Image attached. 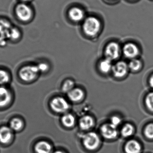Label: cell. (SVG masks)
<instances>
[{"mask_svg": "<svg viewBox=\"0 0 153 153\" xmlns=\"http://www.w3.org/2000/svg\"><path fill=\"white\" fill-rule=\"evenodd\" d=\"M100 132L102 135L106 139H114L117 136L118 131L117 127L111 123L102 125L100 128Z\"/></svg>", "mask_w": 153, "mask_h": 153, "instance_id": "9", "label": "cell"}, {"mask_svg": "<svg viewBox=\"0 0 153 153\" xmlns=\"http://www.w3.org/2000/svg\"><path fill=\"white\" fill-rule=\"evenodd\" d=\"M123 53L127 58L133 59L136 57L139 51L138 48L134 43H128L125 45L123 49Z\"/></svg>", "mask_w": 153, "mask_h": 153, "instance_id": "10", "label": "cell"}, {"mask_svg": "<svg viewBox=\"0 0 153 153\" xmlns=\"http://www.w3.org/2000/svg\"><path fill=\"white\" fill-rule=\"evenodd\" d=\"M20 36V33L19 30L16 28L12 27L11 28L7 36V39H12V40H16L19 38Z\"/></svg>", "mask_w": 153, "mask_h": 153, "instance_id": "23", "label": "cell"}, {"mask_svg": "<svg viewBox=\"0 0 153 153\" xmlns=\"http://www.w3.org/2000/svg\"><path fill=\"white\" fill-rule=\"evenodd\" d=\"M11 100V96L9 90L0 86V107H3L9 104Z\"/></svg>", "mask_w": 153, "mask_h": 153, "instance_id": "14", "label": "cell"}, {"mask_svg": "<svg viewBox=\"0 0 153 153\" xmlns=\"http://www.w3.org/2000/svg\"><path fill=\"white\" fill-rule=\"evenodd\" d=\"M23 125V121L21 120L15 118L11 120L9 127L13 131H19L22 128Z\"/></svg>", "mask_w": 153, "mask_h": 153, "instance_id": "20", "label": "cell"}, {"mask_svg": "<svg viewBox=\"0 0 153 153\" xmlns=\"http://www.w3.org/2000/svg\"><path fill=\"white\" fill-rule=\"evenodd\" d=\"M149 83H150V85L151 87L153 88V75H152L151 78H150Z\"/></svg>", "mask_w": 153, "mask_h": 153, "instance_id": "31", "label": "cell"}, {"mask_svg": "<svg viewBox=\"0 0 153 153\" xmlns=\"http://www.w3.org/2000/svg\"><path fill=\"white\" fill-rule=\"evenodd\" d=\"M121 120L119 117L117 116H113L111 119V124L117 128L121 123Z\"/></svg>", "mask_w": 153, "mask_h": 153, "instance_id": "28", "label": "cell"}, {"mask_svg": "<svg viewBox=\"0 0 153 153\" xmlns=\"http://www.w3.org/2000/svg\"><path fill=\"white\" fill-rule=\"evenodd\" d=\"M13 136V131L9 126L0 128V143L5 144L10 142Z\"/></svg>", "mask_w": 153, "mask_h": 153, "instance_id": "11", "label": "cell"}, {"mask_svg": "<svg viewBox=\"0 0 153 153\" xmlns=\"http://www.w3.org/2000/svg\"><path fill=\"white\" fill-rule=\"evenodd\" d=\"M74 85L75 83L73 80L67 79L63 83L62 85V90L64 92L68 93L74 88Z\"/></svg>", "mask_w": 153, "mask_h": 153, "instance_id": "21", "label": "cell"}, {"mask_svg": "<svg viewBox=\"0 0 153 153\" xmlns=\"http://www.w3.org/2000/svg\"><path fill=\"white\" fill-rule=\"evenodd\" d=\"M141 66V62L139 60L136 59H132L128 64V68L133 71H138L140 69Z\"/></svg>", "mask_w": 153, "mask_h": 153, "instance_id": "24", "label": "cell"}, {"mask_svg": "<svg viewBox=\"0 0 153 153\" xmlns=\"http://www.w3.org/2000/svg\"><path fill=\"white\" fill-rule=\"evenodd\" d=\"M39 73L37 65H27L20 70L19 75L23 81L30 82L36 79Z\"/></svg>", "mask_w": 153, "mask_h": 153, "instance_id": "3", "label": "cell"}, {"mask_svg": "<svg viewBox=\"0 0 153 153\" xmlns=\"http://www.w3.org/2000/svg\"><path fill=\"white\" fill-rule=\"evenodd\" d=\"M134 131V128L133 126L130 124H126L122 128L121 133L124 137H128L132 135Z\"/></svg>", "mask_w": 153, "mask_h": 153, "instance_id": "22", "label": "cell"}, {"mask_svg": "<svg viewBox=\"0 0 153 153\" xmlns=\"http://www.w3.org/2000/svg\"></svg>", "mask_w": 153, "mask_h": 153, "instance_id": "36", "label": "cell"}, {"mask_svg": "<svg viewBox=\"0 0 153 153\" xmlns=\"http://www.w3.org/2000/svg\"><path fill=\"white\" fill-rule=\"evenodd\" d=\"M62 122L63 125L67 128H72L75 123V117L71 113H66L62 118Z\"/></svg>", "mask_w": 153, "mask_h": 153, "instance_id": "18", "label": "cell"}, {"mask_svg": "<svg viewBox=\"0 0 153 153\" xmlns=\"http://www.w3.org/2000/svg\"><path fill=\"white\" fill-rule=\"evenodd\" d=\"M112 67L111 61L107 58L101 61L99 64V70L104 74H107L112 71Z\"/></svg>", "mask_w": 153, "mask_h": 153, "instance_id": "17", "label": "cell"}, {"mask_svg": "<svg viewBox=\"0 0 153 153\" xmlns=\"http://www.w3.org/2000/svg\"><path fill=\"white\" fill-rule=\"evenodd\" d=\"M39 72H45L48 71L49 69V66L47 64L45 63H40L38 65H37Z\"/></svg>", "mask_w": 153, "mask_h": 153, "instance_id": "29", "label": "cell"}, {"mask_svg": "<svg viewBox=\"0 0 153 153\" xmlns=\"http://www.w3.org/2000/svg\"><path fill=\"white\" fill-rule=\"evenodd\" d=\"M50 106L52 110L57 113H65L70 108L68 102L62 97H55L52 99Z\"/></svg>", "mask_w": 153, "mask_h": 153, "instance_id": "2", "label": "cell"}, {"mask_svg": "<svg viewBox=\"0 0 153 153\" xmlns=\"http://www.w3.org/2000/svg\"><path fill=\"white\" fill-rule=\"evenodd\" d=\"M21 1L23 2H27L30 1V0H21Z\"/></svg>", "mask_w": 153, "mask_h": 153, "instance_id": "33", "label": "cell"}, {"mask_svg": "<svg viewBox=\"0 0 153 153\" xmlns=\"http://www.w3.org/2000/svg\"><path fill=\"white\" fill-rule=\"evenodd\" d=\"M35 150L37 153H50L52 146L46 141H40L36 144Z\"/></svg>", "mask_w": 153, "mask_h": 153, "instance_id": "16", "label": "cell"}, {"mask_svg": "<svg viewBox=\"0 0 153 153\" xmlns=\"http://www.w3.org/2000/svg\"><path fill=\"white\" fill-rule=\"evenodd\" d=\"M146 104L147 108L153 112V92L147 94L146 99Z\"/></svg>", "mask_w": 153, "mask_h": 153, "instance_id": "26", "label": "cell"}, {"mask_svg": "<svg viewBox=\"0 0 153 153\" xmlns=\"http://www.w3.org/2000/svg\"><path fill=\"white\" fill-rule=\"evenodd\" d=\"M101 26V22L97 17L89 16L82 22V29L85 36L89 37H94L100 33Z\"/></svg>", "mask_w": 153, "mask_h": 153, "instance_id": "1", "label": "cell"}, {"mask_svg": "<svg viewBox=\"0 0 153 153\" xmlns=\"http://www.w3.org/2000/svg\"><path fill=\"white\" fill-rule=\"evenodd\" d=\"M106 58L112 61L118 59L120 55V47L116 42L109 43L105 49Z\"/></svg>", "mask_w": 153, "mask_h": 153, "instance_id": "6", "label": "cell"}, {"mask_svg": "<svg viewBox=\"0 0 153 153\" xmlns=\"http://www.w3.org/2000/svg\"><path fill=\"white\" fill-rule=\"evenodd\" d=\"M145 134L147 138H153V123H151L146 126L145 130Z\"/></svg>", "mask_w": 153, "mask_h": 153, "instance_id": "27", "label": "cell"}, {"mask_svg": "<svg viewBox=\"0 0 153 153\" xmlns=\"http://www.w3.org/2000/svg\"><path fill=\"white\" fill-rule=\"evenodd\" d=\"M12 27L10 23L8 21L0 19V35L6 37L8 32Z\"/></svg>", "mask_w": 153, "mask_h": 153, "instance_id": "19", "label": "cell"}, {"mask_svg": "<svg viewBox=\"0 0 153 153\" xmlns=\"http://www.w3.org/2000/svg\"><path fill=\"white\" fill-rule=\"evenodd\" d=\"M83 143L85 148L89 150H94L100 145V137L96 133L89 132L83 137Z\"/></svg>", "mask_w": 153, "mask_h": 153, "instance_id": "5", "label": "cell"}, {"mask_svg": "<svg viewBox=\"0 0 153 153\" xmlns=\"http://www.w3.org/2000/svg\"><path fill=\"white\" fill-rule=\"evenodd\" d=\"M54 153H64L63 152H61V151H56V152H55Z\"/></svg>", "mask_w": 153, "mask_h": 153, "instance_id": "32", "label": "cell"}, {"mask_svg": "<svg viewBox=\"0 0 153 153\" xmlns=\"http://www.w3.org/2000/svg\"><path fill=\"white\" fill-rule=\"evenodd\" d=\"M9 74L3 70H0V85L6 84L10 81Z\"/></svg>", "mask_w": 153, "mask_h": 153, "instance_id": "25", "label": "cell"}, {"mask_svg": "<svg viewBox=\"0 0 153 153\" xmlns=\"http://www.w3.org/2000/svg\"><path fill=\"white\" fill-rule=\"evenodd\" d=\"M125 149L126 153H140L141 146L138 142L131 140L126 144Z\"/></svg>", "mask_w": 153, "mask_h": 153, "instance_id": "15", "label": "cell"}, {"mask_svg": "<svg viewBox=\"0 0 153 153\" xmlns=\"http://www.w3.org/2000/svg\"><path fill=\"white\" fill-rule=\"evenodd\" d=\"M128 65L123 61L116 63L112 67L113 75L117 78H122L127 74L128 70Z\"/></svg>", "mask_w": 153, "mask_h": 153, "instance_id": "8", "label": "cell"}, {"mask_svg": "<svg viewBox=\"0 0 153 153\" xmlns=\"http://www.w3.org/2000/svg\"><path fill=\"white\" fill-rule=\"evenodd\" d=\"M107 1H117V0H107Z\"/></svg>", "mask_w": 153, "mask_h": 153, "instance_id": "34", "label": "cell"}, {"mask_svg": "<svg viewBox=\"0 0 153 153\" xmlns=\"http://www.w3.org/2000/svg\"><path fill=\"white\" fill-rule=\"evenodd\" d=\"M68 94L69 99L73 102H79L83 100L85 98V93L82 89L79 88H74Z\"/></svg>", "mask_w": 153, "mask_h": 153, "instance_id": "12", "label": "cell"}, {"mask_svg": "<svg viewBox=\"0 0 153 153\" xmlns=\"http://www.w3.org/2000/svg\"><path fill=\"white\" fill-rule=\"evenodd\" d=\"M69 19L74 23H80L83 21L86 18L85 13L82 8L78 6H73L69 9L68 12Z\"/></svg>", "mask_w": 153, "mask_h": 153, "instance_id": "7", "label": "cell"}, {"mask_svg": "<svg viewBox=\"0 0 153 153\" xmlns=\"http://www.w3.org/2000/svg\"><path fill=\"white\" fill-rule=\"evenodd\" d=\"M7 39L6 37L0 35V46H4L7 43Z\"/></svg>", "mask_w": 153, "mask_h": 153, "instance_id": "30", "label": "cell"}, {"mask_svg": "<svg viewBox=\"0 0 153 153\" xmlns=\"http://www.w3.org/2000/svg\"><path fill=\"white\" fill-rule=\"evenodd\" d=\"M94 125V120L93 118L89 115L84 116L79 120V126L82 130H89L92 128Z\"/></svg>", "mask_w": 153, "mask_h": 153, "instance_id": "13", "label": "cell"}, {"mask_svg": "<svg viewBox=\"0 0 153 153\" xmlns=\"http://www.w3.org/2000/svg\"><path fill=\"white\" fill-rule=\"evenodd\" d=\"M15 13L17 18L23 22L30 20L33 15L32 9L24 3L19 4L16 6Z\"/></svg>", "mask_w": 153, "mask_h": 153, "instance_id": "4", "label": "cell"}, {"mask_svg": "<svg viewBox=\"0 0 153 153\" xmlns=\"http://www.w3.org/2000/svg\"><path fill=\"white\" fill-rule=\"evenodd\" d=\"M129 1H137V0H128Z\"/></svg>", "mask_w": 153, "mask_h": 153, "instance_id": "35", "label": "cell"}]
</instances>
